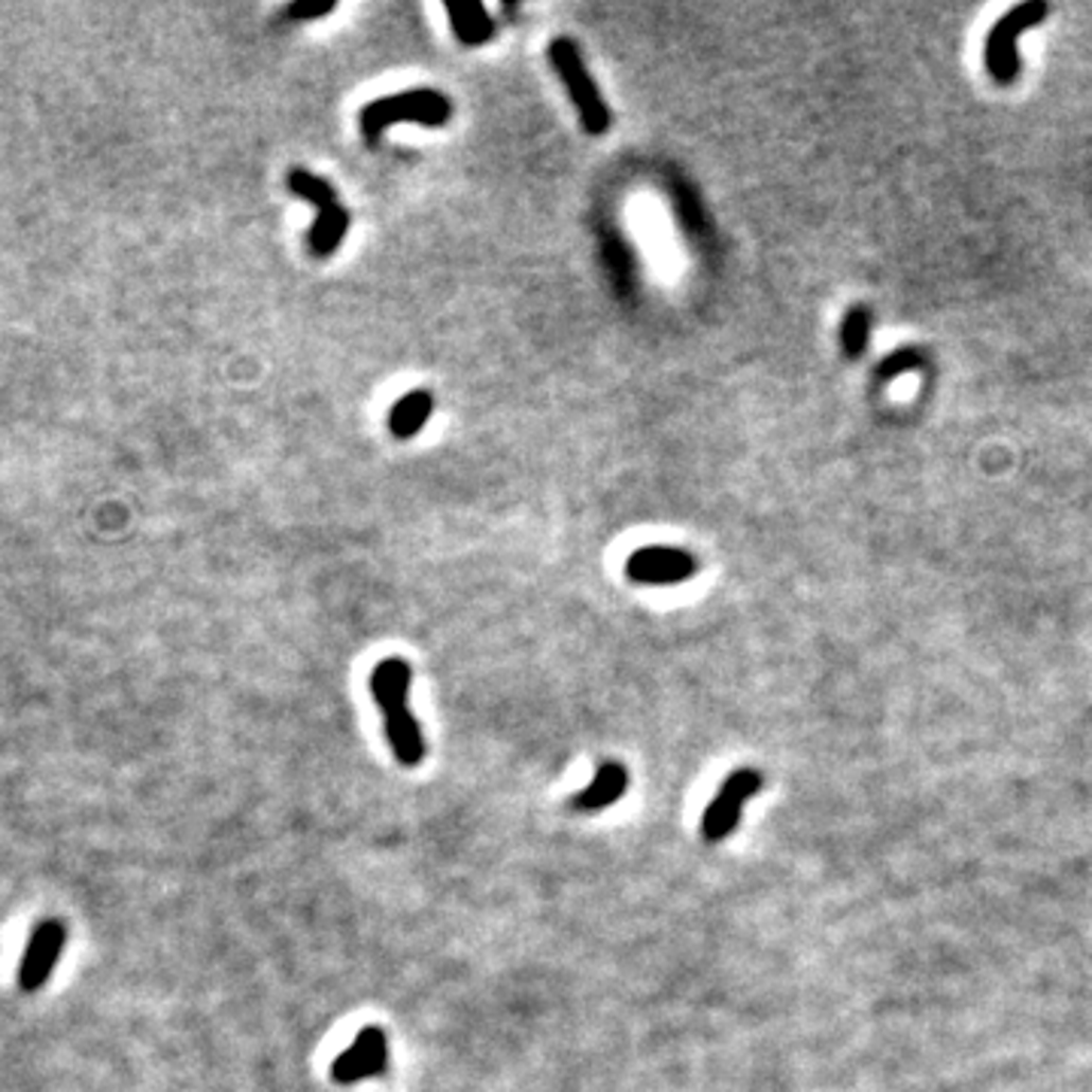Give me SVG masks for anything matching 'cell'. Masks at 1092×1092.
<instances>
[{
    "label": "cell",
    "instance_id": "1",
    "mask_svg": "<svg viewBox=\"0 0 1092 1092\" xmlns=\"http://www.w3.org/2000/svg\"><path fill=\"white\" fill-rule=\"evenodd\" d=\"M413 683V668L404 658H383L371 674V695L383 714L386 738L392 743V753L404 768H416L425 759V738L422 728L407 707Z\"/></svg>",
    "mask_w": 1092,
    "mask_h": 1092
},
{
    "label": "cell",
    "instance_id": "2",
    "mask_svg": "<svg viewBox=\"0 0 1092 1092\" xmlns=\"http://www.w3.org/2000/svg\"><path fill=\"white\" fill-rule=\"evenodd\" d=\"M450 119H453V101L443 91L410 88V91H398V94H383L371 104H365L358 112V131L371 146H376L380 137L392 125L413 122V125H425V128H443Z\"/></svg>",
    "mask_w": 1092,
    "mask_h": 1092
},
{
    "label": "cell",
    "instance_id": "3",
    "mask_svg": "<svg viewBox=\"0 0 1092 1092\" xmlns=\"http://www.w3.org/2000/svg\"><path fill=\"white\" fill-rule=\"evenodd\" d=\"M285 186L288 192L304 197L306 204L316 207V218L306 231V249L313 259H331L340 243L347 241L350 231V210L344 207V200L331 189V182L319 174L306 171V168H292L285 174Z\"/></svg>",
    "mask_w": 1092,
    "mask_h": 1092
},
{
    "label": "cell",
    "instance_id": "4",
    "mask_svg": "<svg viewBox=\"0 0 1092 1092\" xmlns=\"http://www.w3.org/2000/svg\"><path fill=\"white\" fill-rule=\"evenodd\" d=\"M546 55H549L552 70L559 73V80L568 88L570 104H574L577 116H580L583 131L589 134V137H601V134L611 131L613 112L607 107V101L601 98L595 80H592L589 67H586L583 55H580V46L574 43L570 37H556L549 43V49H546Z\"/></svg>",
    "mask_w": 1092,
    "mask_h": 1092
},
{
    "label": "cell",
    "instance_id": "5",
    "mask_svg": "<svg viewBox=\"0 0 1092 1092\" xmlns=\"http://www.w3.org/2000/svg\"><path fill=\"white\" fill-rule=\"evenodd\" d=\"M1050 6L1041 0H1028L1014 6L1007 16L992 24L989 37H986V70L999 86H1014V80L1020 76V52H1017V40L1026 34L1028 28L1047 19Z\"/></svg>",
    "mask_w": 1092,
    "mask_h": 1092
},
{
    "label": "cell",
    "instance_id": "6",
    "mask_svg": "<svg viewBox=\"0 0 1092 1092\" xmlns=\"http://www.w3.org/2000/svg\"><path fill=\"white\" fill-rule=\"evenodd\" d=\"M762 789V771L756 768H738L725 777L720 792L714 795V802L707 805L704 816H701V838L707 844H720L728 834H735L738 823H741L743 805Z\"/></svg>",
    "mask_w": 1092,
    "mask_h": 1092
},
{
    "label": "cell",
    "instance_id": "7",
    "mask_svg": "<svg viewBox=\"0 0 1092 1092\" xmlns=\"http://www.w3.org/2000/svg\"><path fill=\"white\" fill-rule=\"evenodd\" d=\"M699 574V559L680 546H640L626 562V577L640 586H677Z\"/></svg>",
    "mask_w": 1092,
    "mask_h": 1092
},
{
    "label": "cell",
    "instance_id": "8",
    "mask_svg": "<svg viewBox=\"0 0 1092 1092\" xmlns=\"http://www.w3.org/2000/svg\"><path fill=\"white\" fill-rule=\"evenodd\" d=\"M67 944V926L61 919H40L28 938L22 962H19V989L22 992H37L43 989L55 965L61 959Z\"/></svg>",
    "mask_w": 1092,
    "mask_h": 1092
},
{
    "label": "cell",
    "instance_id": "9",
    "mask_svg": "<svg viewBox=\"0 0 1092 1092\" xmlns=\"http://www.w3.org/2000/svg\"><path fill=\"white\" fill-rule=\"evenodd\" d=\"M386 1069H389V1038L383 1028L368 1026L362 1028L350 1047L331 1062V1080L350 1087V1084L380 1077V1074H386Z\"/></svg>",
    "mask_w": 1092,
    "mask_h": 1092
},
{
    "label": "cell",
    "instance_id": "10",
    "mask_svg": "<svg viewBox=\"0 0 1092 1092\" xmlns=\"http://www.w3.org/2000/svg\"><path fill=\"white\" fill-rule=\"evenodd\" d=\"M629 789V771L622 768L619 762H604L598 764L592 783L583 792H577L570 798V808L583 810V813H595V810H607L613 808Z\"/></svg>",
    "mask_w": 1092,
    "mask_h": 1092
},
{
    "label": "cell",
    "instance_id": "11",
    "mask_svg": "<svg viewBox=\"0 0 1092 1092\" xmlns=\"http://www.w3.org/2000/svg\"><path fill=\"white\" fill-rule=\"evenodd\" d=\"M446 16L453 24L456 40L464 46H482L495 37V19L489 16V10L480 0H450L446 3Z\"/></svg>",
    "mask_w": 1092,
    "mask_h": 1092
},
{
    "label": "cell",
    "instance_id": "12",
    "mask_svg": "<svg viewBox=\"0 0 1092 1092\" xmlns=\"http://www.w3.org/2000/svg\"><path fill=\"white\" fill-rule=\"evenodd\" d=\"M431 413H435V394L428 389H413L394 401V407L389 410V431L398 440H410L425 428Z\"/></svg>",
    "mask_w": 1092,
    "mask_h": 1092
},
{
    "label": "cell",
    "instance_id": "13",
    "mask_svg": "<svg viewBox=\"0 0 1092 1092\" xmlns=\"http://www.w3.org/2000/svg\"><path fill=\"white\" fill-rule=\"evenodd\" d=\"M868 328H871V319H868V310L865 306H850L844 322H841V347H844V355L850 358H859L865 347H868Z\"/></svg>",
    "mask_w": 1092,
    "mask_h": 1092
},
{
    "label": "cell",
    "instance_id": "14",
    "mask_svg": "<svg viewBox=\"0 0 1092 1092\" xmlns=\"http://www.w3.org/2000/svg\"><path fill=\"white\" fill-rule=\"evenodd\" d=\"M919 365H922V355H919L917 350L896 352V355H890V358L877 368V383H886V380H893L898 373L914 371Z\"/></svg>",
    "mask_w": 1092,
    "mask_h": 1092
},
{
    "label": "cell",
    "instance_id": "15",
    "mask_svg": "<svg viewBox=\"0 0 1092 1092\" xmlns=\"http://www.w3.org/2000/svg\"><path fill=\"white\" fill-rule=\"evenodd\" d=\"M337 10V3H295V6H288V19H322V16H331Z\"/></svg>",
    "mask_w": 1092,
    "mask_h": 1092
}]
</instances>
